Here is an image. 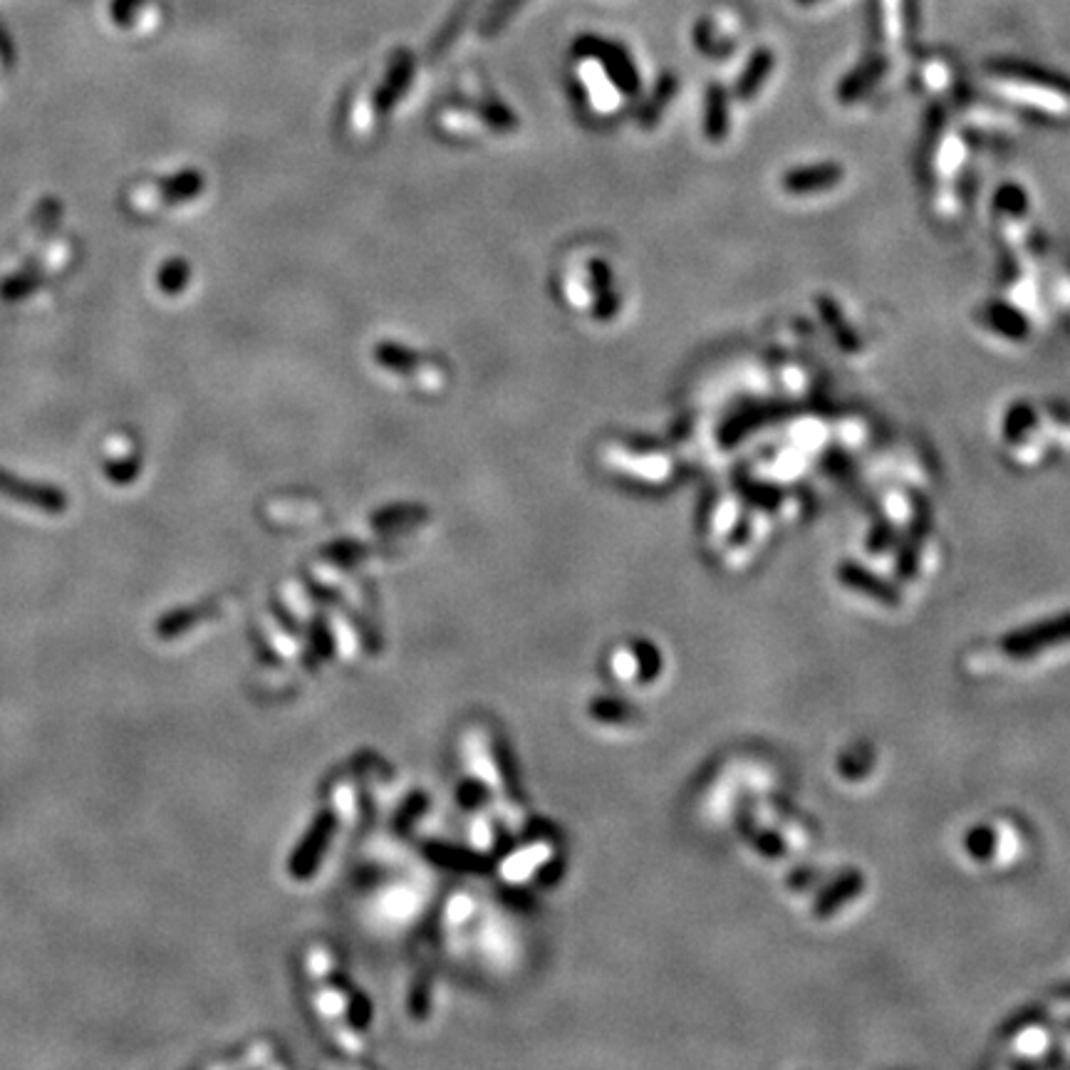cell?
Masks as SVG:
<instances>
[{
    "label": "cell",
    "mask_w": 1070,
    "mask_h": 1070,
    "mask_svg": "<svg viewBox=\"0 0 1070 1070\" xmlns=\"http://www.w3.org/2000/svg\"><path fill=\"white\" fill-rule=\"evenodd\" d=\"M838 580L848 590L862 592L870 600L880 602L885 607H900L902 605V590L897 588L892 580H885L882 575L872 573L865 565L853 563V560H845L838 568Z\"/></svg>",
    "instance_id": "obj_3"
},
{
    "label": "cell",
    "mask_w": 1070,
    "mask_h": 1070,
    "mask_svg": "<svg viewBox=\"0 0 1070 1070\" xmlns=\"http://www.w3.org/2000/svg\"><path fill=\"white\" fill-rule=\"evenodd\" d=\"M865 890V875L860 870H845L843 875L835 877L823 892H818L813 902V917L828 919L843 910L848 902H853L860 892Z\"/></svg>",
    "instance_id": "obj_4"
},
{
    "label": "cell",
    "mask_w": 1070,
    "mask_h": 1070,
    "mask_svg": "<svg viewBox=\"0 0 1070 1070\" xmlns=\"http://www.w3.org/2000/svg\"><path fill=\"white\" fill-rule=\"evenodd\" d=\"M996 845H999V838H996V830L989 828V825H976L964 838L966 853L979 862L991 860L996 855Z\"/></svg>",
    "instance_id": "obj_13"
},
{
    "label": "cell",
    "mask_w": 1070,
    "mask_h": 1070,
    "mask_svg": "<svg viewBox=\"0 0 1070 1070\" xmlns=\"http://www.w3.org/2000/svg\"><path fill=\"white\" fill-rule=\"evenodd\" d=\"M474 5H476V0H459V3H456V8L451 10V15L446 18L444 28H441L439 35L434 38V45H431L434 53H441V50H446L451 43H454L456 35L464 30V25H466V20H469Z\"/></svg>",
    "instance_id": "obj_11"
},
{
    "label": "cell",
    "mask_w": 1070,
    "mask_h": 1070,
    "mask_svg": "<svg viewBox=\"0 0 1070 1070\" xmlns=\"http://www.w3.org/2000/svg\"><path fill=\"white\" fill-rule=\"evenodd\" d=\"M1070 642V610L1061 612L1048 620H1038L1033 625L1021 627V630L1009 632L1001 640V649L1011 659H1031L1041 654L1043 649L1061 647Z\"/></svg>",
    "instance_id": "obj_2"
},
{
    "label": "cell",
    "mask_w": 1070,
    "mask_h": 1070,
    "mask_svg": "<svg viewBox=\"0 0 1070 1070\" xmlns=\"http://www.w3.org/2000/svg\"><path fill=\"white\" fill-rule=\"evenodd\" d=\"M882 28H885V38L892 48H900L905 43L907 28H910L907 0H882Z\"/></svg>",
    "instance_id": "obj_7"
},
{
    "label": "cell",
    "mask_w": 1070,
    "mask_h": 1070,
    "mask_svg": "<svg viewBox=\"0 0 1070 1070\" xmlns=\"http://www.w3.org/2000/svg\"><path fill=\"white\" fill-rule=\"evenodd\" d=\"M523 5H526V0H493V5L486 10V15H483L481 30L486 35L496 33V30H501L503 25L511 20V15L516 13V10H521Z\"/></svg>",
    "instance_id": "obj_15"
},
{
    "label": "cell",
    "mask_w": 1070,
    "mask_h": 1070,
    "mask_svg": "<svg viewBox=\"0 0 1070 1070\" xmlns=\"http://www.w3.org/2000/svg\"><path fill=\"white\" fill-rule=\"evenodd\" d=\"M739 828L741 835H744L763 857H768V860H781V857H786V840L773 833V830L758 828V825L746 823V820H739Z\"/></svg>",
    "instance_id": "obj_9"
},
{
    "label": "cell",
    "mask_w": 1070,
    "mask_h": 1070,
    "mask_svg": "<svg viewBox=\"0 0 1070 1070\" xmlns=\"http://www.w3.org/2000/svg\"><path fill=\"white\" fill-rule=\"evenodd\" d=\"M771 65H773V57H771V53H766V50H761V53L753 55L751 62H749V67H746L744 75H741L739 87H736V95H739L741 100H746V97L756 95L758 87L763 85L766 75L771 72Z\"/></svg>",
    "instance_id": "obj_12"
},
{
    "label": "cell",
    "mask_w": 1070,
    "mask_h": 1070,
    "mask_svg": "<svg viewBox=\"0 0 1070 1070\" xmlns=\"http://www.w3.org/2000/svg\"><path fill=\"white\" fill-rule=\"evenodd\" d=\"M892 540H895V526H892V523H882L880 528H875V533H870L867 550H872V553H885L892 545Z\"/></svg>",
    "instance_id": "obj_17"
},
{
    "label": "cell",
    "mask_w": 1070,
    "mask_h": 1070,
    "mask_svg": "<svg viewBox=\"0 0 1070 1070\" xmlns=\"http://www.w3.org/2000/svg\"><path fill=\"white\" fill-rule=\"evenodd\" d=\"M927 533H929V516L922 511V513H917V518H914L910 535H907L905 545H902L900 555H897V575H900L902 580H912L914 575H917L919 558H922V545H924V538H927Z\"/></svg>",
    "instance_id": "obj_6"
},
{
    "label": "cell",
    "mask_w": 1070,
    "mask_h": 1070,
    "mask_svg": "<svg viewBox=\"0 0 1070 1070\" xmlns=\"http://www.w3.org/2000/svg\"><path fill=\"white\" fill-rule=\"evenodd\" d=\"M880 75H882V62H877L875 57L862 62L853 75L845 80V85L840 87V97H843L845 102H855L862 92H867L877 80H880Z\"/></svg>",
    "instance_id": "obj_10"
},
{
    "label": "cell",
    "mask_w": 1070,
    "mask_h": 1070,
    "mask_svg": "<svg viewBox=\"0 0 1070 1070\" xmlns=\"http://www.w3.org/2000/svg\"><path fill=\"white\" fill-rule=\"evenodd\" d=\"M949 77H952V67L947 65V62L942 60H929L927 65L922 67V80L924 85H927L929 92H944L949 87Z\"/></svg>",
    "instance_id": "obj_16"
},
{
    "label": "cell",
    "mask_w": 1070,
    "mask_h": 1070,
    "mask_svg": "<svg viewBox=\"0 0 1070 1070\" xmlns=\"http://www.w3.org/2000/svg\"><path fill=\"white\" fill-rule=\"evenodd\" d=\"M986 322H989V327H994L996 332L1009 337V340H1023V335H1028V322L1023 320L1021 313H1018L1016 308H1011V305H989V308H986Z\"/></svg>",
    "instance_id": "obj_8"
},
{
    "label": "cell",
    "mask_w": 1070,
    "mask_h": 1070,
    "mask_svg": "<svg viewBox=\"0 0 1070 1070\" xmlns=\"http://www.w3.org/2000/svg\"><path fill=\"white\" fill-rule=\"evenodd\" d=\"M726 117H729V114H726V95L719 87H711L709 102H706V132H709V137H714L716 142L724 137L726 127H729Z\"/></svg>",
    "instance_id": "obj_14"
},
{
    "label": "cell",
    "mask_w": 1070,
    "mask_h": 1070,
    "mask_svg": "<svg viewBox=\"0 0 1070 1070\" xmlns=\"http://www.w3.org/2000/svg\"><path fill=\"white\" fill-rule=\"evenodd\" d=\"M994 90L1009 102L1048 114V117H1068L1070 114V85L1066 82H1051L1048 77H1038L1028 70L1004 67V70H996Z\"/></svg>",
    "instance_id": "obj_1"
},
{
    "label": "cell",
    "mask_w": 1070,
    "mask_h": 1070,
    "mask_svg": "<svg viewBox=\"0 0 1070 1070\" xmlns=\"http://www.w3.org/2000/svg\"><path fill=\"white\" fill-rule=\"evenodd\" d=\"M843 179V166L833 164H810L801 166V169H793L783 176V189L793 196H808V194H820V191H828L833 186L840 184Z\"/></svg>",
    "instance_id": "obj_5"
}]
</instances>
